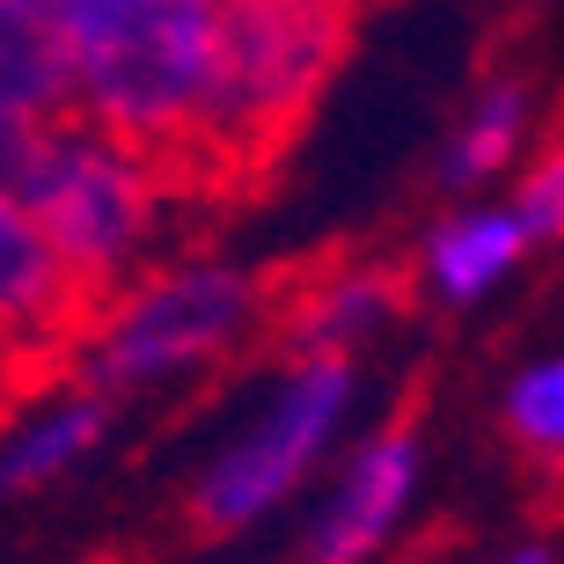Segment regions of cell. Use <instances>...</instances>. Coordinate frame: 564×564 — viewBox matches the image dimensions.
Returning a JSON list of instances; mask_svg holds the SVG:
<instances>
[{"label": "cell", "instance_id": "5b68a950", "mask_svg": "<svg viewBox=\"0 0 564 564\" xmlns=\"http://www.w3.org/2000/svg\"><path fill=\"white\" fill-rule=\"evenodd\" d=\"M352 403H359V359H286L272 397L198 469L191 521L206 535H242L264 513H279L323 469L337 425L352 419Z\"/></svg>", "mask_w": 564, "mask_h": 564}, {"label": "cell", "instance_id": "30bf717a", "mask_svg": "<svg viewBox=\"0 0 564 564\" xmlns=\"http://www.w3.org/2000/svg\"><path fill=\"white\" fill-rule=\"evenodd\" d=\"M535 147V82L513 74V66H491L469 104L455 110V126L440 132L433 154V184L447 198H469V191H491L506 169H521V154Z\"/></svg>", "mask_w": 564, "mask_h": 564}, {"label": "cell", "instance_id": "2e32d148", "mask_svg": "<svg viewBox=\"0 0 564 564\" xmlns=\"http://www.w3.org/2000/svg\"><path fill=\"white\" fill-rule=\"evenodd\" d=\"M15 367H22V359L8 352V345H0V419L15 411Z\"/></svg>", "mask_w": 564, "mask_h": 564}, {"label": "cell", "instance_id": "9a60e30c", "mask_svg": "<svg viewBox=\"0 0 564 564\" xmlns=\"http://www.w3.org/2000/svg\"><path fill=\"white\" fill-rule=\"evenodd\" d=\"M491 564H557V550H550L543 535H528V543H506Z\"/></svg>", "mask_w": 564, "mask_h": 564}, {"label": "cell", "instance_id": "3957f363", "mask_svg": "<svg viewBox=\"0 0 564 564\" xmlns=\"http://www.w3.org/2000/svg\"><path fill=\"white\" fill-rule=\"evenodd\" d=\"M15 198L30 206L37 235L66 264V279L104 308L118 286H132L147 250L162 242L169 206L184 198V176L154 162L147 147L118 140V132L88 126V118H52L15 147L8 169Z\"/></svg>", "mask_w": 564, "mask_h": 564}, {"label": "cell", "instance_id": "5bb4252c", "mask_svg": "<svg viewBox=\"0 0 564 564\" xmlns=\"http://www.w3.org/2000/svg\"><path fill=\"white\" fill-rule=\"evenodd\" d=\"M513 213L528 220L535 250L564 242V118L535 132V147L521 154V184H513Z\"/></svg>", "mask_w": 564, "mask_h": 564}, {"label": "cell", "instance_id": "8992f818", "mask_svg": "<svg viewBox=\"0 0 564 564\" xmlns=\"http://www.w3.org/2000/svg\"><path fill=\"white\" fill-rule=\"evenodd\" d=\"M30 132H37V126L0 132V345H8L22 367L59 359V352L74 359V345H82V330H88V315H96V301L66 279V264L52 257V242L37 235L30 206H22L15 184H8L15 147L30 140Z\"/></svg>", "mask_w": 564, "mask_h": 564}, {"label": "cell", "instance_id": "4fadbf2b", "mask_svg": "<svg viewBox=\"0 0 564 564\" xmlns=\"http://www.w3.org/2000/svg\"><path fill=\"white\" fill-rule=\"evenodd\" d=\"M506 440L528 462H564V352L513 375V389H506Z\"/></svg>", "mask_w": 564, "mask_h": 564}, {"label": "cell", "instance_id": "ba28073f", "mask_svg": "<svg viewBox=\"0 0 564 564\" xmlns=\"http://www.w3.org/2000/svg\"><path fill=\"white\" fill-rule=\"evenodd\" d=\"M411 301V279L381 257H330L272 293V323L286 359H359Z\"/></svg>", "mask_w": 564, "mask_h": 564}, {"label": "cell", "instance_id": "52a82bcc", "mask_svg": "<svg viewBox=\"0 0 564 564\" xmlns=\"http://www.w3.org/2000/svg\"><path fill=\"white\" fill-rule=\"evenodd\" d=\"M419 477H425L419 419H389L381 433H367L345 455L337 484L323 491V506L308 513L301 564H375L389 550V535L403 528L411 499H419Z\"/></svg>", "mask_w": 564, "mask_h": 564}, {"label": "cell", "instance_id": "7c38bea8", "mask_svg": "<svg viewBox=\"0 0 564 564\" xmlns=\"http://www.w3.org/2000/svg\"><path fill=\"white\" fill-rule=\"evenodd\" d=\"M66 110H74V88H66L52 0H0V132L52 126Z\"/></svg>", "mask_w": 564, "mask_h": 564}, {"label": "cell", "instance_id": "8fae6325", "mask_svg": "<svg viewBox=\"0 0 564 564\" xmlns=\"http://www.w3.org/2000/svg\"><path fill=\"white\" fill-rule=\"evenodd\" d=\"M110 433V397L96 389H59V397L30 403V411H8L0 419V499H30V491H52L59 477H74Z\"/></svg>", "mask_w": 564, "mask_h": 564}, {"label": "cell", "instance_id": "9c48e42d", "mask_svg": "<svg viewBox=\"0 0 564 564\" xmlns=\"http://www.w3.org/2000/svg\"><path fill=\"white\" fill-rule=\"evenodd\" d=\"M535 257V235L513 213V198H469L447 220H433L419 242V286L447 308H469L484 293H499L506 279Z\"/></svg>", "mask_w": 564, "mask_h": 564}, {"label": "cell", "instance_id": "277c9868", "mask_svg": "<svg viewBox=\"0 0 564 564\" xmlns=\"http://www.w3.org/2000/svg\"><path fill=\"white\" fill-rule=\"evenodd\" d=\"M272 315V286L242 264L191 257L169 272H140L88 315L74 367L96 397H140L162 381H184L213 359H228L242 337Z\"/></svg>", "mask_w": 564, "mask_h": 564}, {"label": "cell", "instance_id": "7a4b0ae2", "mask_svg": "<svg viewBox=\"0 0 564 564\" xmlns=\"http://www.w3.org/2000/svg\"><path fill=\"white\" fill-rule=\"evenodd\" d=\"M74 118L147 147L191 184L220 0H52Z\"/></svg>", "mask_w": 564, "mask_h": 564}, {"label": "cell", "instance_id": "6da1fadb", "mask_svg": "<svg viewBox=\"0 0 564 564\" xmlns=\"http://www.w3.org/2000/svg\"><path fill=\"white\" fill-rule=\"evenodd\" d=\"M359 0H220L191 184H250L272 169L352 52Z\"/></svg>", "mask_w": 564, "mask_h": 564}]
</instances>
